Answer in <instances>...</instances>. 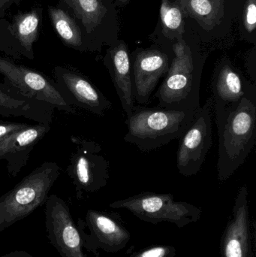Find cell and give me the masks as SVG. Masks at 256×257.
Here are the masks:
<instances>
[{"instance_id": "obj_7", "label": "cell", "mask_w": 256, "mask_h": 257, "mask_svg": "<svg viewBox=\"0 0 256 257\" xmlns=\"http://www.w3.org/2000/svg\"><path fill=\"white\" fill-rule=\"evenodd\" d=\"M0 73L4 76L5 84L25 97L45 102L59 111L75 114L76 108L55 81L44 74L4 57H0Z\"/></svg>"}, {"instance_id": "obj_30", "label": "cell", "mask_w": 256, "mask_h": 257, "mask_svg": "<svg viewBox=\"0 0 256 257\" xmlns=\"http://www.w3.org/2000/svg\"><path fill=\"white\" fill-rule=\"evenodd\" d=\"M100 1H102V0H100Z\"/></svg>"}, {"instance_id": "obj_3", "label": "cell", "mask_w": 256, "mask_h": 257, "mask_svg": "<svg viewBox=\"0 0 256 257\" xmlns=\"http://www.w3.org/2000/svg\"><path fill=\"white\" fill-rule=\"evenodd\" d=\"M174 57L155 94L158 107L174 110H197L200 107L202 65L194 57L192 48L183 40L173 46Z\"/></svg>"}, {"instance_id": "obj_5", "label": "cell", "mask_w": 256, "mask_h": 257, "mask_svg": "<svg viewBox=\"0 0 256 257\" xmlns=\"http://www.w3.org/2000/svg\"><path fill=\"white\" fill-rule=\"evenodd\" d=\"M113 209H126L142 221L152 224L170 223L182 229L196 223L202 210L192 204L176 201L171 193L144 192L109 204Z\"/></svg>"}, {"instance_id": "obj_11", "label": "cell", "mask_w": 256, "mask_h": 257, "mask_svg": "<svg viewBox=\"0 0 256 257\" xmlns=\"http://www.w3.org/2000/svg\"><path fill=\"white\" fill-rule=\"evenodd\" d=\"M56 84L75 108H81L102 117L112 108L113 104L84 74L63 66L54 69Z\"/></svg>"}, {"instance_id": "obj_26", "label": "cell", "mask_w": 256, "mask_h": 257, "mask_svg": "<svg viewBox=\"0 0 256 257\" xmlns=\"http://www.w3.org/2000/svg\"><path fill=\"white\" fill-rule=\"evenodd\" d=\"M20 0H0V18H3L6 15V12L9 10V8L16 3L18 4Z\"/></svg>"}, {"instance_id": "obj_12", "label": "cell", "mask_w": 256, "mask_h": 257, "mask_svg": "<svg viewBox=\"0 0 256 257\" xmlns=\"http://www.w3.org/2000/svg\"><path fill=\"white\" fill-rule=\"evenodd\" d=\"M252 234L247 187L243 185L237 193L221 238V257H253Z\"/></svg>"}, {"instance_id": "obj_27", "label": "cell", "mask_w": 256, "mask_h": 257, "mask_svg": "<svg viewBox=\"0 0 256 257\" xmlns=\"http://www.w3.org/2000/svg\"><path fill=\"white\" fill-rule=\"evenodd\" d=\"M1 257H34L27 251L24 250H15V251L10 252L6 253Z\"/></svg>"}, {"instance_id": "obj_21", "label": "cell", "mask_w": 256, "mask_h": 257, "mask_svg": "<svg viewBox=\"0 0 256 257\" xmlns=\"http://www.w3.org/2000/svg\"><path fill=\"white\" fill-rule=\"evenodd\" d=\"M72 9L87 33H91L100 25L107 13L106 8L100 0H73Z\"/></svg>"}, {"instance_id": "obj_29", "label": "cell", "mask_w": 256, "mask_h": 257, "mask_svg": "<svg viewBox=\"0 0 256 257\" xmlns=\"http://www.w3.org/2000/svg\"><path fill=\"white\" fill-rule=\"evenodd\" d=\"M119 1L121 2V3H128V1H129V0H119Z\"/></svg>"}, {"instance_id": "obj_9", "label": "cell", "mask_w": 256, "mask_h": 257, "mask_svg": "<svg viewBox=\"0 0 256 257\" xmlns=\"http://www.w3.org/2000/svg\"><path fill=\"white\" fill-rule=\"evenodd\" d=\"M213 98H209L195 112L190 125L180 136L177 152V168L184 177H192L201 170L212 145L211 110Z\"/></svg>"}, {"instance_id": "obj_6", "label": "cell", "mask_w": 256, "mask_h": 257, "mask_svg": "<svg viewBox=\"0 0 256 257\" xmlns=\"http://www.w3.org/2000/svg\"><path fill=\"white\" fill-rule=\"evenodd\" d=\"M75 145L66 172L75 186L76 197L104 188L109 180V163L102 154V148L94 141L72 136Z\"/></svg>"}, {"instance_id": "obj_28", "label": "cell", "mask_w": 256, "mask_h": 257, "mask_svg": "<svg viewBox=\"0 0 256 257\" xmlns=\"http://www.w3.org/2000/svg\"><path fill=\"white\" fill-rule=\"evenodd\" d=\"M63 1H64L65 3H66V4H67L68 6H69V7L72 8V2H73V0H63Z\"/></svg>"}, {"instance_id": "obj_14", "label": "cell", "mask_w": 256, "mask_h": 257, "mask_svg": "<svg viewBox=\"0 0 256 257\" xmlns=\"http://www.w3.org/2000/svg\"><path fill=\"white\" fill-rule=\"evenodd\" d=\"M51 130V125L37 123L27 126L8 136L0 145V160L7 163L8 173L16 177L27 166L33 148Z\"/></svg>"}, {"instance_id": "obj_24", "label": "cell", "mask_w": 256, "mask_h": 257, "mask_svg": "<svg viewBox=\"0 0 256 257\" xmlns=\"http://www.w3.org/2000/svg\"><path fill=\"white\" fill-rule=\"evenodd\" d=\"M243 21L246 31L252 33L256 27V0H246Z\"/></svg>"}, {"instance_id": "obj_13", "label": "cell", "mask_w": 256, "mask_h": 257, "mask_svg": "<svg viewBox=\"0 0 256 257\" xmlns=\"http://www.w3.org/2000/svg\"><path fill=\"white\" fill-rule=\"evenodd\" d=\"M170 65L168 54L160 50H142L135 54L131 60L132 93L139 105L148 103L159 80L166 75Z\"/></svg>"}, {"instance_id": "obj_15", "label": "cell", "mask_w": 256, "mask_h": 257, "mask_svg": "<svg viewBox=\"0 0 256 257\" xmlns=\"http://www.w3.org/2000/svg\"><path fill=\"white\" fill-rule=\"evenodd\" d=\"M213 104L225 105L243 98L256 101V86L234 65L224 60L216 67L212 79Z\"/></svg>"}, {"instance_id": "obj_20", "label": "cell", "mask_w": 256, "mask_h": 257, "mask_svg": "<svg viewBox=\"0 0 256 257\" xmlns=\"http://www.w3.org/2000/svg\"><path fill=\"white\" fill-rule=\"evenodd\" d=\"M48 14L54 30L63 43L75 49H80L83 45L81 29L75 20L63 9L50 6Z\"/></svg>"}, {"instance_id": "obj_22", "label": "cell", "mask_w": 256, "mask_h": 257, "mask_svg": "<svg viewBox=\"0 0 256 257\" xmlns=\"http://www.w3.org/2000/svg\"><path fill=\"white\" fill-rule=\"evenodd\" d=\"M183 13L177 3H171L169 0H162L161 4L160 16L163 33L170 39H182L184 33V21Z\"/></svg>"}, {"instance_id": "obj_10", "label": "cell", "mask_w": 256, "mask_h": 257, "mask_svg": "<svg viewBox=\"0 0 256 257\" xmlns=\"http://www.w3.org/2000/svg\"><path fill=\"white\" fill-rule=\"evenodd\" d=\"M45 205V228L50 244L61 257H87L69 205L54 194L49 196Z\"/></svg>"}, {"instance_id": "obj_18", "label": "cell", "mask_w": 256, "mask_h": 257, "mask_svg": "<svg viewBox=\"0 0 256 257\" xmlns=\"http://www.w3.org/2000/svg\"><path fill=\"white\" fill-rule=\"evenodd\" d=\"M225 0H175L182 13L192 18L207 31L222 22L225 15Z\"/></svg>"}, {"instance_id": "obj_23", "label": "cell", "mask_w": 256, "mask_h": 257, "mask_svg": "<svg viewBox=\"0 0 256 257\" xmlns=\"http://www.w3.org/2000/svg\"><path fill=\"white\" fill-rule=\"evenodd\" d=\"M129 257H177L175 247L169 244H154L131 253Z\"/></svg>"}, {"instance_id": "obj_19", "label": "cell", "mask_w": 256, "mask_h": 257, "mask_svg": "<svg viewBox=\"0 0 256 257\" xmlns=\"http://www.w3.org/2000/svg\"><path fill=\"white\" fill-rule=\"evenodd\" d=\"M42 16V9L36 8L27 13L17 15L12 23L11 31L19 44V51L30 60L34 58L33 44L39 37Z\"/></svg>"}, {"instance_id": "obj_8", "label": "cell", "mask_w": 256, "mask_h": 257, "mask_svg": "<svg viewBox=\"0 0 256 257\" xmlns=\"http://www.w3.org/2000/svg\"><path fill=\"white\" fill-rule=\"evenodd\" d=\"M87 251L99 256V250L116 253L124 249L131 239V234L117 213L90 209L85 219L76 223Z\"/></svg>"}, {"instance_id": "obj_16", "label": "cell", "mask_w": 256, "mask_h": 257, "mask_svg": "<svg viewBox=\"0 0 256 257\" xmlns=\"http://www.w3.org/2000/svg\"><path fill=\"white\" fill-rule=\"evenodd\" d=\"M105 65L109 71L122 108L128 117L135 105L132 93L131 58L124 42H120L110 49L105 58Z\"/></svg>"}, {"instance_id": "obj_4", "label": "cell", "mask_w": 256, "mask_h": 257, "mask_svg": "<svg viewBox=\"0 0 256 257\" xmlns=\"http://www.w3.org/2000/svg\"><path fill=\"white\" fill-rule=\"evenodd\" d=\"M60 172L57 163L45 162L0 196V232L45 205Z\"/></svg>"}, {"instance_id": "obj_17", "label": "cell", "mask_w": 256, "mask_h": 257, "mask_svg": "<svg viewBox=\"0 0 256 257\" xmlns=\"http://www.w3.org/2000/svg\"><path fill=\"white\" fill-rule=\"evenodd\" d=\"M55 108L45 102L25 97L13 87L0 82V114L23 117L38 123L51 124Z\"/></svg>"}, {"instance_id": "obj_2", "label": "cell", "mask_w": 256, "mask_h": 257, "mask_svg": "<svg viewBox=\"0 0 256 257\" xmlns=\"http://www.w3.org/2000/svg\"><path fill=\"white\" fill-rule=\"evenodd\" d=\"M197 110H174L135 105L126 117L124 141L142 152H150L180 138Z\"/></svg>"}, {"instance_id": "obj_25", "label": "cell", "mask_w": 256, "mask_h": 257, "mask_svg": "<svg viewBox=\"0 0 256 257\" xmlns=\"http://www.w3.org/2000/svg\"><path fill=\"white\" fill-rule=\"evenodd\" d=\"M27 123H25L5 121V120H0V145L4 142L8 136L27 126Z\"/></svg>"}, {"instance_id": "obj_1", "label": "cell", "mask_w": 256, "mask_h": 257, "mask_svg": "<svg viewBox=\"0 0 256 257\" xmlns=\"http://www.w3.org/2000/svg\"><path fill=\"white\" fill-rule=\"evenodd\" d=\"M219 136L217 174L226 181L246 161L256 139V101L240 99L229 105L213 104Z\"/></svg>"}]
</instances>
